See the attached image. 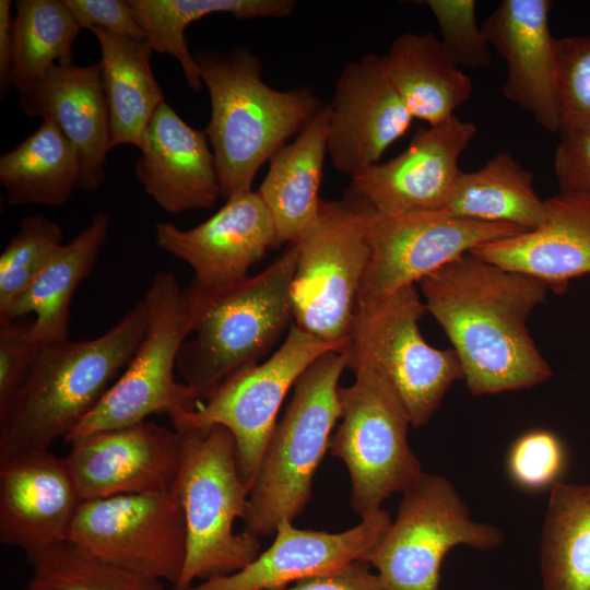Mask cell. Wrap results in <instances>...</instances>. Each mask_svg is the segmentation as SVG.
I'll use <instances>...</instances> for the list:
<instances>
[{
	"instance_id": "41",
	"label": "cell",
	"mask_w": 590,
	"mask_h": 590,
	"mask_svg": "<svg viewBox=\"0 0 590 590\" xmlns=\"http://www.w3.org/2000/svg\"><path fill=\"white\" fill-rule=\"evenodd\" d=\"M554 157L560 191L590 193V130L562 132Z\"/></svg>"
},
{
	"instance_id": "33",
	"label": "cell",
	"mask_w": 590,
	"mask_h": 590,
	"mask_svg": "<svg viewBox=\"0 0 590 590\" xmlns=\"http://www.w3.org/2000/svg\"><path fill=\"white\" fill-rule=\"evenodd\" d=\"M13 16V87L21 93L51 67L73 64L82 30L64 0H16Z\"/></svg>"
},
{
	"instance_id": "30",
	"label": "cell",
	"mask_w": 590,
	"mask_h": 590,
	"mask_svg": "<svg viewBox=\"0 0 590 590\" xmlns=\"http://www.w3.org/2000/svg\"><path fill=\"white\" fill-rule=\"evenodd\" d=\"M80 179L76 151L50 120L0 156V182L11 205H62Z\"/></svg>"
},
{
	"instance_id": "25",
	"label": "cell",
	"mask_w": 590,
	"mask_h": 590,
	"mask_svg": "<svg viewBox=\"0 0 590 590\" xmlns=\"http://www.w3.org/2000/svg\"><path fill=\"white\" fill-rule=\"evenodd\" d=\"M329 130V108L322 105L294 142L279 148L258 194L271 214L275 246L296 243L318 216Z\"/></svg>"
},
{
	"instance_id": "8",
	"label": "cell",
	"mask_w": 590,
	"mask_h": 590,
	"mask_svg": "<svg viewBox=\"0 0 590 590\" xmlns=\"http://www.w3.org/2000/svg\"><path fill=\"white\" fill-rule=\"evenodd\" d=\"M347 368L355 380L339 388L341 423L330 436L329 451L345 464L351 506L365 518L423 471L408 442L410 418L389 380L366 363Z\"/></svg>"
},
{
	"instance_id": "13",
	"label": "cell",
	"mask_w": 590,
	"mask_h": 590,
	"mask_svg": "<svg viewBox=\"0 0 590 590\" xmlns=\"http://www.w3.org/2000/svg\"><path fill=\"white\" fill-rule=\"evenodd\" d=\"M68 541L116 568L177 583L186 558V527L172 492L83 500Z\"/></svg>"
},
{
	"instance_id": "39",
	"label": "cell",
	"mask_w": 590,
	"mask_h": 590,
	"mask_svg": "<svg viewBox=\"0 0 590 590\" xmlns=\"http://www.w3.org/2000/svg\"><path fill=\"white\" fill-rule=\"evenodd\" d=\"M38 345L31 337L30 324H0V420L9 412Z\"/></svg>"
},
{
	"instance_id": "34",
	"label": "cell",
	"mask_w": 590,
	"mask_h": 590,
	"mask_svg": "<svg viewBox=\"0 0 590 590\" xmlns=\"http://www.w3.org/2000/svg\"><path fill=\"white\" fill-rule=\"evenodd\" d=\"M25 590H164L162 581L103 563L70 541L27 555Z\"/></svg>"
},
{
	"instance_id": "2",
	"label": "cell",
	"mask_w": 590,
	"mask_h": 590,
	"mask_svg": "<svg viewBox=\"0 0 590 590\" xmlns=\"http://www.w3.org/2000/svg\"><path fill=\"white\" fill-rule=\"evenodd\" d=\"M149 311L138 302L104 334L39 343L30 370L0 420V461L49 450L95 409L145 337Z\"/></svg>"
},
{
	"instance_id": "14",
	"label": "cell",
	"mask_w": 590,
	"mask_h": 590,
	"mask_svg": "<svg viewBox=\"0 0 590 590\" xmlns=\"http://www.w3.org/2000/svg\"><path fill=\"white\" fill-rule=\"evenodd\" d=\"M343 350L294 323L268 361L243 367L227 377L175 430L209 425L226 427L235 439L241 480L251 487L286 393L318 357Z\"/></svg>"
},
{
	"instance_id": "11",
	"label": "cell",
	"mask_w": 590,
	"mask_h": 590,
	"mask_svg": "<svg viewBox=\"0 0 590 590\" xmlns=\"http://www.w3.org/2000/svg\"><path fill=\"white\" fill-rule=\"evenodd\" d=\"M291 296L295 324L345 347L369 259L361 208L353 200H321L315 222L295 243Z\"/></svg>"
},
{
	"instance_id": "9",
	"label": "cell",
	"mask_w": 590,
	"mask_h": 590,
	"mask_svg": "<svg viewBox=\"0 0 590 590\" xmlns=\"http://www.w3.org/2000/svg\"><path fill=\"white\" fill-rule=\"evenodd\" d=\"M425 312L415 284L357 304L343 350L347 365L366 363L389 380L415 428L432 418L449 387L463 379L452 347L435 349L422 337L418 322Z\"/></svg>"
},
{
	"instance_id": "40",
	"label": "cell",
	"mask_w": 590,
	"mask_h": 590,
	"mask_svg": "<svg viewBox=\"0 0 590 590\" xmlns=\"http://www.w3.org/2000/svg\"><path fill=\"white\" fill-rule=\"evenodd\" d=\"M81 28H102L145 40L130 0H64Z\"/></svg>"
},
{
	"instance_id": "3",
	"label": "cell",
	"mask_w": 590,
	"mask_h": 590,
	"mask_svg": "<svg viewBox=\"0 0 590 590\" xmlns=\"http://www.w3.org/2000/svg\"><path fill=\"white\" fill-rule=\"evenodd\" d=\"M211 101L204 129L212 148L221 196L251 191L259 168L299 133L322 106L310 87L274 90L262 80V63L246 47L194 55Z\"/></svg>"
},
{
	"instance_id": "1",
	"label": "cell",
	"mask_w": 590,
	"mask_h": 590,
	"mask_svg": "<svg viewBox=\"0 0 590 590\" xmlns=\"http://www.w3.org/2000/svg\"><path fill=\"white\" fill-rule=\"evenodd\" d=\"M424 304L452 344L471 394L534 387L553 375L528 328L548 286L472 253L418 282Z\"/></svg>"
},
{
	"instance_id": "38",
	"label": "cell",
	"mask_w": 590,
	"mask_h": 590,
	"mask_svg": "<svg viewBox=\"0 0 590 590\" xmlns=\"http://www.w3.org/2000/svg\"><path fill=\"white\" fill-rule=\"evenodd\" d=\"M445 44L459 66L480 69L492 64L484 34L475 19L474 0H426Z\"/></svg>"
},
{
	"instance_id": "20",
	"label": "cell",
	"mask_w": 590,
	"mask_h": 590,
	"mask_svg": "<svg viewBox=\"0 0 590 590\" xmlns=\"http://www.w3.org/2000/svg\"><path fill=\"white\" fill-rule=\"evenodd\" d=\"M282 520L271 546L240 570L182 590H281L291 583L365 560L388 530V511L362 518L342 532L298 529Z\"/></svg>"
},
{
	"instance_id": "19",
	"label": "cell",
	"mask_w": 590,
	"mask_h": 590,
	"mask_svg": "<svg viewBox=\"0 0 590 590\" xmlns=\"http://www.w3.org/2000/svg\"><path fill=\"white\" fill-rule=\"evenodd\" d=\"M551 0H503L481 30L507 64L503 95L552 133L562 131L558 62Z\"/></svg>"
},
{
	"instance_id": "43",
	"label": "cell",
	"mask_w": 590,
	"mask_h": 590,
	"mask_svg": "<svg viewBox=\"0 0 590 590\" xmlns=\"http://www.w3.org/2000/svg\"><path fill=\"white\" fill-rule=\"evenodd\" d=\"M12 1L0 0V94L5 97L13 86Z\"/></svg>"
},
{
	"instance_id": "36",
	"label": "cell",
	"mask_w": 590,
	"mask_h": 590,
	"mask_svg": "<svg viewBox=\"0 0 590 590\" xmlns=\"http://www.w3.org/2000/svg\"><path fill=\"white\" fill-rule=\"evenodd\" d=\"M562 132L590 130V36L555 40ZM559 133V134H560Z\"/></svg>"
},
{
	"instance_id": "17",
	"label": "cell",
	"mask_w": 590,
	"mask_h": 590,
	"mask_svg": "<svg viewBox=\"0 0 590 590\" xmlns=\"http://www.w3.org/2000/svg\"><path fill=\"white\" fill-rule=\"evenodd\" d=\"M155 240L162 250L191 267L194 284L220 292L249 278L250 268L275 246L276 235L264 202L257 191H248L227 199L193 228L157 222Z\"/></svg>"
},
{
	"instance_id": "42",
	"label": "cell",
	"mask_w": 590,
	"mask_h": 590,
	"mask_svg": "<svg viewBox=\"0 0 590 590\" xmlns=\"http://www.w3.org/2000/svg\"><path fill=\"white\" fill-rule=\"evenodd\" d=\"M281 590H387L365 560H355L338 570L299 580Z\"/></svg>"
},
{
	"instance_id": "7",
	"label": "cell",
	"mask_w": 590,
	"mask_h": 590,
	"mask_svg": "<svg viewBox=\"0 0 590 590\" xmlns=\"http://www.w3.org/2000/svg\"><path fill=\"white\" fill-rule=\"evenodd\" d=\"M143 299L149 311L144 339L125 371L95 409L66 437L67 442L101 430L166 414L176 429L202 400L175 378L179 349L194 322V308L175 275L157 272Z\"/></svg>"
},
{
	"instance_id": "22",
	"label": "cell",
	"mask_w": 590,
	"mask_h": 590,
	"mask_svg": "<svg viewBox=\"0 0 590 590\" xmlns=\"http://www.w3.org/2000/svg\"><path fill=\"white\" fill-rule=\"evenodd\" d=\"M470 253L564 293L571 280L590 273V193L559 190L545 200L539 227L485 243Z\"/></svg>"
},
{
	"instance_id": "15",
	"label": "cell",
	"mask_w": 590,
	"mask_h": 590,
	"mask_svg": "<svg viewBox=\"0 0 590 590\" xmlns=\"http://www.w3.org/2000/svg\"><path fill=\"white\" fill-rule=\"evenodd\" d=\"M475 134L476 126L456 115L417 129L398 156L351 177V199L382 214L445 209Z\"/></svg>"
},
{
	"instance_id": "12",
	"label": "cell",
	"mask_w": 590,
	"mask_h": 590,
	"mask_svg": "<svg viewBox=\"0 0 590 590\" xmlns=\"http://www.w3.org/2000/svg\"><path fill=\"white\" fill-rule=\"evenodd\" d=\"M353 201L361 208L369 246L357 304L416 284L485 243L526 232L511 224L462 219L445 209L382 214Z\"/></svg>"
},
{
	"instance_id": "5",
	"label": "cell",
	"mask_w": 590,
	"mask_h": 590,
	"mask_svg": "<svg viewBox=\"0 0 590 590\" xmlns=\"http://www.w3.org/2000/svg\"><path fill=\"white\" fill-rule=\"evenodd\" d=\"M180 461L170 492L185 519L186 558L174 590L194 580H208L236 573L261 553L259 538L236 533V520L248 514L250 487L239 474L236 444L221 425L176 430Z\"/></svg>"
},
{
	"instance_id": "10",
	"label": "cell",
	"mask_w": 590,
	"mask_h": 590,
	"mask_svg": "<svg viewBox=\"0 0 590 590\" xmlns=\"http://www.w3.org/2000/svg\"><path fill=\"white\" fill-rule=\"evenodd\" d=\"M502 531L473 520L453 484L423 472L402 492L398 514L366 562L387 590H439L440 567L457 545L491 551Z\"/></svg>"
},
{
	"instance_id": "18",
	"label": "cell",
	"mask_w": 590,
	"mask_h": 590,
	"mask_svg": "<svg viewBox=\"0 0 590 590\" xmlns=\"http://www.w3.org/2000/svg\"><path fill=\"white\" fill-rule=\"evenodd\" d=\"M328 108L327 152L351 177L378 164L414 119L374 54L344 67Z\"/></svg>"
},
{
	"instance_id": "16",
	"label": "cell",
	"mask_w": 590,
	"mask_h": 590,
	"mask_svg": "<svg viewBox=\"0 0 590 590\" xmlns=\"http://www.w3.org/2000/svg\"><path fill=\"white\" fill-rule=\"evenodd\" d=\"M64 458L83 500L170 492L179 435L153 422L96 432L72 440Z\"/></svg>"
},
{
	"instance_id": "37",
	"label": "cell",
	"mask_w": 590,
	"mask_h": 590,
	"mask_svg": "<svg viewBox=\"0 0 590 590\" xmlns=\"http://www.w3.org/2000/svg\"><path fill=\"white\" fill-rule=\"evenodd\" d=\"M506 462L508 475L517 486L540 491L560 481L566 453L562 440L554 433L533 429L514 441Z\"/></svg>"
},
{
	"instance_id": "21",
	"label": "cell",
	"mask_w": 590,
	"mask_h": 590,
	"mask_svg": "<svg viewBox=\"0 0 590 590\" xmlns=\"http://www.w3.org/2000/svg\"><path fill=\"white\" fill-rule=\"evenodd\" d=\"M82 502L66 459L49 450L0 461V542L26 556L68 541Z\"/></svg>"
},
{
	"instance_id": "35",
	"label": "cell",
	"mask_w": 590,
	"mask_h": 590,
	"mask_svg": "<svg viewBox=\"0 0 590 590\" xmlns=\"http://www.w3.org/2000/svg\"><path fill=\"white\" fill-rule=\"evenodd\" d=\"M60 226L43 214L23 217L0 256V316L4 315L62 245Z\"/></svg>"
},
{
	"instance_id": "6",
	"label": "cell",
	"mask_w": 590,
	"mask_h": 590,
	"mask_svg": "<svg viewBox=\"0 0 590 590\" xmlns=\"http://www.w3.org/2000/svg\"><path fill=\"white\" fill-rule=\"evenodd\" d=\"M347 368L343 351L318 357L297 379L249 491L245 530L258 538L293 521L310 499L315 473L341 417L339 379Z\"/></svg>"
},
{
	"instance_id": "4",
	"label": "cell",
	"mask_w": 590,
	"mask_h": 590,
	"mask_svg": "<svg viewBox=\"0 0 590 590\" xmlns=\"http://www.w3.org/2000/svg\"><path fill=\"white\" fill-rule=\"evenodd\" d=\"M297 248L255 276L220 292L193 282L186 293L194 322L181 344L176 370L200 400L243 367L257 364L294 319L291 287Z\"/></svg>"
},
{
	"instance_id": "23",
	"label": "cell",
	"mask_w": 590,
	"mask_h": 590,
	"mask_svg": "<svg viewBox=\"0 0 590 590\" xmlns=\"http://www.w3.org/2000/svg\"><path fill=\"white\" fill-rule=\"evenodd\" d=\"M134 169L145 193L168 213L209 209L221 194L204 130L186 123L166 102L148 126Z\"/></svg>"
},
{
	"instance_id": "31",
	"label": "cell",
	"mask_w": 590,
	"mask_h": 590,
	"mask_svg": "<svg viewBox=\"0 0 590 590\" xmlns=\"http://www.w3.org/2000/svg\"><path fill=\"white\" fill-rule=\"evenodd\" d=\"M539 565L543 590H590V484L551 487Z\"/></svg>"
},
{
	"instance_id": "27",
	"label": "cell",
	"mask_w": 590,
	"mask_h": 590,
	"mask_svg": "<svg viewBox=\"0 0 590 590\" xmlns=\"http://www.w3.org/2000/svg\"><path fill=\"white\" fill-rule=\"evenodd\" d=\"M380 62L412 117L428 126L452 117L473 91L470 78L432 33L401 34Z\"/></svg>"
},
{
	"instance_id": "26",
	"label": "cell",
	"mask_w": 590,
	"mask_h": 590,
	"mask_svg": "<svg viewBox=\"0 0 590 590\" xmlns=\"http://www.w3.org/2000/svg\"><path fill=\"white\" fill-rule=\"evenodd\" d=\"M109 226V214L94 213L81 232L56 249L28 287L0 316V324L34 314L30 333L36 342L67 340L72 297L94 269Z\"/></svg>"
},
{
	"instance_id": "28",
	"label": "cell",
	"mask_w": 590,
	"mask_h": 590,
	"mask_svg": "<svg viewBox=\"0 0 590 590\" xmlns=\"http://www.w3.org/2000/svg\"><path fill=\"white\" fill-rule=\"evenodd\" d=\"M101 48V72L109 115L110 149L131 144L141 150L145 131L165 102L151 69L146 40L90 28Z\"/></svg>"
},
{
	"instance_id": "29",
	"label": "cell",
	"mask_w": 590,
	"mask_h": 590,
	"mask_svg": "<svg viewBox=\"0 0 590 590\" xmlns=\"http://www.w3.org/2000/svg\"><path fill=\"white\" fill-rule=\"evenodd\" d=\"M533 182L532 172L510 153L502 152L481 168L460 173L445 210L462 219L531 231L545 219V200L538 196Z\"/></svg>"
},
{
	"instance_id": "32",
	"label": "cell",
	"mask_w": 590,
	"mask_h": 590,
	"mask_svg": "<svg viewBox=\"0 0 590 590\" xmlns=\"http://www.w3.org/2000/svg\"><path fill=\"white\" fill-rule=\"evenodd\" d=\"M130 3L152 50L174 57L193 92H200L203 83L185 35L192 22L215 13H228L239 20L285 17L296 7L293 0H130Z\"/></svg>"
},
{
	"instance_id": "24",
	"label": "cell",
	"mask_w": 590,
	"mask_h": 590,
	"mask_svg": "<svg viewBox=\"0 0 590 590\" xmlns=\"http://www.w3.org/2000/svg\"><path fill=\"white\" fill-rule=\"evenodd\" d=\"M20 107L28 117L52 121L71 142L81 165L79 189H98L111 150L99 63L51 67L20 93Z\"/></svg>"
}]
</instances>
